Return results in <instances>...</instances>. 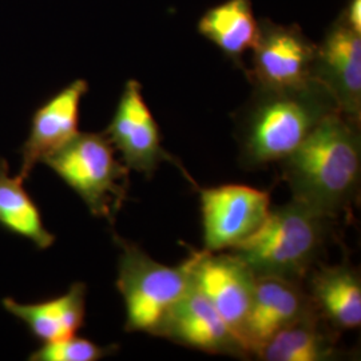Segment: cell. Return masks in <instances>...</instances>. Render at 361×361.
<instances>
[{
    "label": "cell",
    "mask_w": 361,
    "mask_h": 361,
    "mask_svg": "<svg viewBox=\"0 0 361 361\" xmlns=\"http://www.w3.org/2000/svg\"><path fill=\"white\" fill-rule=\"evenodd\" d=\"M279 165L292 198L335 219L360 193V123L336 110Z\"/></svg>",
    "instance_id": "obj_1"
},
{
    "label": "cell",
    "mask_w": 361,
    "mask_h": 361,
    "mask_svg": "<svg viewBox=\"0 0 361 361\" xmlns=\"http://www.w3.org/2000/svg\"><path fill=\"white\" fill-rule=\"evenodd\" d=\"M336 110L335 99L316 79L297 89L255 86L235 121L240 165L258 170L279 164Z\"/></svg>",
    "instance_id": "obj_2"
},
{
    "label": "cell",
    "mask_w": 361,
    "mask_h": 361,
    "mask_svg": "<svg viewBox=\"0 0 361 361\" xmlns=\"http://www.w3.org/2000/svg\"><path fill=\"white\" fill-rule=\"evenodd\" d=\"M334 219L292 198L271 207L257 232L233 246L256 277H280L304 283L329 235Z\"/></svg>",
    "instance_id": "obj_3"
},
{
    "label": "cell",
    "mask_w": 361,
    "mask_h": 361,
    "mask_svg": "<svg viewBox=\"0 0 361 361\" xmlns=\"http://www.w3.org/2000/svg\"><path fill=\"white\" fill-rule=\"evenodd\" d=\"M82 198L91 214L111 226L128 198L130 169L104 133H78L43 161Z\"/></svg>",
    "instance_id": "obj_4"
},
{
    "label": "cell",
    "mask_w": 361,
    "mask_h": 361,
    "mask_svg": "<svg viewBox=\"0 0 361 361\" xmlns=\"http://www.w3.org/2000/svg\"><path fill=\"white\" fill-rule=\"evenodd\" d=\"M119 247L116 289L126 310V332L158 336L170 312L192 286L186 261L168 267L114 234Z\"/></svg>",
    "instance_id": "obj_5"
},
{
    "label": "cell",
    "mask_w": 361,
    "mask_h": 361,
    "mask_svg": "<svg viewBox=\"0 0 361 361\" xmlns=\"http://www.w3.org/2000/svg\"><path fill=\"white\" fill-rule=\"evenodd\" d=\"M205 250L224 252L262 226L271 212L268 192L228 183L200 190Z\"/></svg>",
    "instance_id": "obj_6"
},
{
    "label": "cell",
    "mask_w": 361,
    "mask_h": 361,
    "mask_svg": "<svg viewBox=\"0 0 361 361\" xmlns=\"http://www.w3.org/2000/svg\"><path fill=\"white\" fill-rule=\"evenodd\" d=\"M247 75L256 87L283 90L308 85L313 78L317 44L297 26H281L262 20L252 49Z\"/></svg>",
    "instance_id": "obj_7"
},
{
    "label": "cell",
    "mask_w": 361,
    "mask_h": 361,
    "mask_svg": "<svg viewBox=\"0 0 361 361\" xmlns=\"http://www.w3.org/2000/svg\"><path fill=\"white\" fill-rule=\"evenodd\" d=\"M106 137L130 169L152 177L164 161L174 162L162 146L159 128L143 98L142 85L126 82Z\"/></svg>",
    "instance_id": "obj_8"
},
{
    "label": "cell",
    "mask_w": 361,
    "mask_h": 361,
    "mask_svg": "<svg viewBox=\"0 0 361 361\" xmlns=\"http://www.w3.org/2000/svg\"><path fill=\"white\" fill-rule=\"evenodd\" d=\"M185 261L194 286L207 297L238 337L255 293L256 274L231 252L192 250L190 257Z\"/></svg>",
    "instance_id": "obj_9"
},
{
    "label": "cell",
    "mask_w": 361,
    "mask_h": 361,
    "mask_svg": "<svg viewBox=\"0 0 361 361\" xmlns=\"http://www.w3.org/2000/svg\"><path fill=\"white\" fill-rule=\"evenodd\" d=\"M313 78L320 82L337 109L350 119L361 121V34L340 18L317 46Z\"/></svg>",
    "instance_id": "obj_10"
},
{
    "label": "cell",
    "mask_w": 361,
    "mask_h": 361,
    "mask_svg": "<svg viewBox=\"0 0 361 361\" xmlns=\"http://www.w3.org/2000/svg\"><path fill=\"white\" fill-rule=\"evenodd\" d=\"M312 308L310 296L301 281L257 277L250 307L238 332L247 356H256L279 331Z\"/></svg>",
    "instance_id": "obj_11"
},
{
    "label": "cell",
    "mask_w": 361,
    "mask_h": 361,
    "mask_svg": "<svg viewBox=\"0 0 361 361\" xmlns=\"http://www.w3.org/2000/svg\"><path fill=\"white\" fill-rule=\"evenodd\" d=\"M89 91L85 79H75L39 106L31 116L30 133L20 147L18 176L26 180L31 171L79 133L80 102Z\"/></svg>",
    "instance_id": "obj_12"
},
{
    "label": "cell",
    "mask_w": 361,
    "mask_h": 361,
    "mask_svg": "<svg viewBox=\"0 0 361 361\" xmlns=\"http://www.w3.org/2000/svg\"><path fill=\"white\" fill-rule=\"evenodd\" d=\"M158 336L212 355L247 356L232 328L193 283L170 312Z\"/></svg>",
    "instance_id": "obj_13"
},
{
    "label": "cell",
    "mask_w": 361,
    "mask_h": 361,
    "mask_svg": "<svg viewBox=\"0 0 361 361\" xmlns=\"http://www.w3.org/2000/svg\"><path fill=\"white\" fill-rule=\"evenodd\" d=\"M307 293L314 310L336 332L361 325V279L347 262L313 267L307 277Z\"/></svg>",
    "instance_id": "obj_14"
},
{
    "label": "cell",
    "mask_w": 361,
    "mask_h": 361,
    "mask_svg": "<svg viewBox=\"0 0 361 361\" xmlns=\"http://www.w3.org/2000/svg\"><path fill=\"white\" fill-rule=\"evenodd\" d=\"M87 286L74 283L62 296L31 304H22L11 297L1 300L3 308L26 325L34 338L51 343L75 335L86 316Z\"/></svg>",
    "instance_id": "obj_15"
},
{
    "label": "cell",
    "mask_w": 361,
    "mask_h": 361,
    "mask_svg": "<svg viewBox=\"0 0 361 361\" xmlns=\"http://www.w3.org/2000/svg\"><path fill=\"white\" fill-rule=\"evenodd\" d=\"M344 352L338 348L336 331L314 308L286 325L256 353L264 361H329Z\"/></svg>",
    "instance_id": "obj_16"
},
{
    "label": "cell",
    "mask_w": 361,
    "mask_h": 361,
    "mask_svg": "<svg viewBox=\"0 0 361 361\" xmlns=\"http://www.w3.org/2000/svg\"><path fill=\"white\" fill-rule=\"evenodd\" d=\"M258 27L253 0H225L201 16L197 30L234 63L243 66V56L256 43Z\"/></svg>",
    "instance_id": "obj_17"
},
{
    "label": "cell",
    "mask_w": 361,
    "mask_h": 361,
    "mask_svg": "<svg viewBox=\"0 0 361 361\" xmlns=\"http://www.w3.org/2000/svg\"><path fill=\"white\" fill-rule=\"evenodd\" d=\"M0 226L8 233L26 238L46 250L55 243V235L43 224L38 205L27 193L25 180L11 177L8 162L0 157Z\"/></svg>",
    "instance_id": "obj_18"
},
{
    "label": "cell",
    "mask_w": 361,
    "mask_h": 361,
    "mask_svg": "<svg viewBox=\"0 0 361 361\" xmlns=\"http://www.w3.org/2000/svg\"><path fill=\"white\" fill-rule=\"evenodd\" d=\"M118 345H99L87 338L71 336L51 343H43L27 360L30 361H98L114 355Z\"/></svg>",
    "instance_id": "obj_19"
},
{
    "label": "cell",
    "mask_w": 361,
    "mask_h": 361,
    "mask_svg": "<svg viewBox=\"0 0 361 361\" xmlns=\"http://www.w3.org/2000/svg\"><path fill=\"white\" fill-rule=\"evenodd\" d=\"M341 18L353 31L361 34V0H350Z\"/></svg>",
    "instance_id": "obj_20"
}]
</instances>
